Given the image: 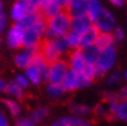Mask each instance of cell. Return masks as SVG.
<instances>
[{
  "mask_svg": "<svg viewBox=\"0 0 127 126\" xmlns=\"http://www.w3.org/2000/svg\"><path fill=\"white\" fill-rule=\"evenodd\" d=\"M71 17L65 10L46 19V39H59L69 32Z\"/></svg>",
  "mask_w": 127,
  "mask_h": 126,
  "instance_id": "1",
  "label": "cell"
},
{
  "mask_svg": "<svg viewBox=\"0 0 127 126\" xmlns=\"http://www.w3.org/2000/svg\"><path fill=\"white\" fill-rule=\"evenodd\" d=\"M67 50H68V48H67V44L63 38L46 39L41 41V45H40V54L46 59L49 64L55 61H59Z\"/></svg>",
  "mask_w": 127,
  "mask_h": 126,
  "instance_id": "2",
  "label": "cell"
},
{
  "mask_svg": "<svg viewBox=\"0 0 127 126\" xmlns=\"http://www.w3.org/2000/svg\"><path fill=\"white\" fill-rule=\"evenodd\" d=\"M68 70L69 68H68V64H67V61H63V59L55 61L49 64L44 80H46L49 84H62Z\"/></svg>",
  "mask_w": 127,
  "mask_h": 126,
  "instance_id": "3",
  "label": "cell"
},
{
  "mask_svg": "<svg viewBox=\"0 0 127 126\" xmlns=\"http://www.w3.org/2000/svg\"><path fill=\"white\" fill-rule=\"evenodd\" d=\"M116 57H117V53H116L114 46L100 50V55H99L98 61H96V63H95L98 77L103 76L104 73L108 72L112 67H113L114 63H116Z\"/></svg>",
  "mask_w": 127,
  "mask_h": 126,
  "instance_id": "4",
  "label": "cell"
},
{
  "mask_svg": "<svg viewBox=\"0 0 127 126\" xmlns=\"http://www.w3.org/2000/svg\"><path fill=\"white\" fill-rule=\"evenodd\" d=\"M91 23L100 31V34H112L116 28V19L109 10L101 9Z\"/></svg>",
  "mask_w": 127,
  "mask_h": 126,
  "instance_id": "5",
  "label": "cell"
},
{
  "mask_svg": "<svg viewBox=\"0 0 127 126\" xmlns=\"http://www.w3.org/2000/svg\"><path fill=\"white\" fill-rule=\"evenodd\" d=\"M67 64H68V68L74 71V72H82L84 68L86 67V61L84 58V54H82L81 49H74L71 50V53L68 55V61H67Z\"/></svg>",
  "mask_w": 127,
  "mask_h": 126,
  "instance_id": "6",
  "label": "cell"
},
{
  "mask_svg": "<svg viewBox=\"0 0 127 126\" xmlns=\"http://www.w3.org/2000/svg\"><path fill=\"white\" fill-rule=\"evenodd\" d=\"M63 10L64 9L61 6V4L58 3V0H44L42 4L39 6V12L45 19L54 17Z\"/></svg>",
  "mask_w": 127,
  "mask_h": 126,
  "instance_id": "7",
  "label": "cell"
},
{
  "mask_svg": "<svg viewBox=\"0 0 127 126\" xmlns=\"http://www.w3.org/2000/svg\"><path fill=\"white\" fill-rule=\"evenodd\" d=\"M22 41H23V30L17 25H13L6 32L8 46L12 49H18L22 46Z\"/></svg>",
  "mask_w": 127,
  "mask_h": 126,
  "instance_id": "8",
  "label": "cell"
},
{
  "mask_svg": "<svg viewBox=\"0 0 127 126\" xmlns=\"http://www.w3.org/2000/svg\"><path fill=\"white\" fill-rule=\"evenodd\" d=\"M99 35H100V31L94 25H91L84 34L80 36V49H84V48L94 45V44L96 42V40H98Z\"/></svg>",
  "mask_w": 127,
  "mask_h": 126,
  "instance_id": "9",
  "label": "cell"
},
{
  "mask_svg": "<svg viewBox=\"0 0 127 126\" xmlns=\"http://www.w3.org/2000/svg\"><path fill=\"white\" fill-rule=\"evenodd\" d=\"M86 8H87V0H72L65 12L68 13L71 18H78L86 16Z\"/></svg>",
  "mask_w": 127,
  "mask_h": 126,
  "instance_id": "10",
  "label": "cell"
},
{
  "mask_svg": "<svg viewBox=\"0 0 127 126\" xmlns=\"http://www.w3.org/2000/svg\"><path fill=\"white\" fill-rule=\"evenodd\" d=\"M50 126H91V122L85 120V118H82V117L65 116L62 118H58Z\"/></svg>",
  "mask_w": 127,
  "mask_h": 126,
  "instance_id": "11",
  "label": "cell"
},
{
  "mask_svg": "<svg viewBox=\"0 0 127 126\" xmlns=\"http://www.w3.org/2000/svg\"><path fill=\"white\" fill-rule=\"evenodd\" d=\"M91 25H93V23H91V21L89 19L87 16H85V17H78V18H71L69 31L81 36Z\"/></svg>",
  "mask_w": 127,
  "mask_h": 126,
  "instance_id": "12",
  "label": "cell"
},
{
  "mask_svg": "<svg viewBox=\"0 0 127 126\" xmlns=\"http://www.w3.org/2000/svg\"><path fill=\"white\" fill-rule=\"evenodd\" d=\"M41 38L35 32L33 28H28L23 31V41H22V46L25 49L30 48H36L41 45Z\"/></svg>",
  "mask_w": 127,
  "mask_h": 126,
  "instance_id": "13",
  "label": "cell"
},
{
  "mask_svg": "<svg viewBox=\"0 0 127 126\" xmlns=\"http://www.w3.org/2000/svg\"><path fill=\"white\" fill-rule=\"evenodd\" d=\"M41 18H44V17L40 14V12H37V13H27L19 22H17V23H14V25H17L18 27H21L25 31V30L31 28L36 22L39 19H41Z\"/></svg>",
  "mask_w": 127,
  "mask_h": 126,
  "instance_id": "14",
  "label": "cell"
},
{
  "mask_svg": "<svg viewBox=\"0 0 127 126\" xmlns=\"http://www.w3.org/2000/svg\"><path fill=\"white\" fill-rule=\"evenodd\" d=\"M77 72H74L72 70H68L65 73V76L62 81V86L64 89V91H73L74 89H78L77 86Z\"/></svg>",
  "mask_w": 127,
  "mask_h": 126,
  "instance_id": "15",
  "label": "cell"
},
{
  "mask_svg": "<svg viewBox=\"0 0 127 126\" xmlns=\"http://www.w3.org/2000/svg\"><path fill=\"white\" fill-rule=\"evenodd\" d=\"M33 57H35V55H32L31 53H28L27 50L23 49V51H22V53H18L16 57H14V63H16L17 67L27 70L30 66L32 64Z\"/></svg>",
  "mask_w": 127,
  "mask_h": 126,
  "instance_id": "16",
  "label": "cell"
},
{
  "mask_svg": "<svg viewBox=\"0 0 127 126\" xmlns=\"http://www.w3.org/2000/svg\"><path fill=\"white\" fill-rule=\"evenodd\" d=\"M81 50H82V54H84V58H85L87 64H95L96 63V61H98V58L100 55V49L95 44L91 46L81 49Z\"/></svg>",
  "mask_w": 127,
  "mask_h": 126,
  "instance_id": "17",
  "label": "cell"
},
{
  "mask_svg": "<svg viewBox=\"0 0 127 126\" xmlns=\"http://www.w3.org/2000/svg\"><path fill=\"white\" fill-rule=\"evenodd\" d=\"M25 75L27 77V80L30 81V84H33V85H39L41 83V80L44 79V75L42 72L36 67V66L31 64L30 67L26 70Z\"/></svg>",
  "mask_w": 127,
  "mask_h": 126,
  "instance_id": "18",
  "label": "cell"
},
{
  "mask_svg": "<svg viewBox=\"0 0 127 126\" xmlns=\"http://www.w3.org/2000/svg\"><path fill=\"white\" fill-rule=\"evenodd\" d=\"M4 93L8 95V97L10 98V99H14V100H17V99H22L25 97V93H23V90L14 83V81H10V83H8L6 84V86H5V90H4Z\"/></svg>",
  "mask_w": 127,
  "mask_h": 126,
  "instance_id": "19",
  "label": "cell"
},
{
  "mask_svg": "<svg viewBox=\"0 0 127 126\" xmlns=\"http://www.w3.org/2000/svg\"><path fill=\"white\" fill-rule=\"evenodd\" d=\"M27 14L26 9H25V5H23V1H21V0H18V1H16L13 4L12 9H10V18L16 22H19L22 18H23Z\"/></svg>",
  "mask_w": 127,
  "mask_h": 126,
  "instance_id": "20",
  "label": "cell"
},
{
  "mask_svg": "<svg viewBox=\"0 0 127 126\" xmlns=\"http://www.w3.org/2000/svg\"><path fill=\"white\" fill-rule=\"evenodd\" d=\"M114 41L116 40H114L113 34H100L98 40H96V42H95V45L100 50H104V49L114 46Z\"/></svg>",
  "mask_w": 127,
  "mask_h": 126,
  "instance_id": "21",
  "label": "cell"
},
{
  "mask_svg": "<svg viewBox=\"0 0 127 126\" xmlns=\"http://www.w3.org/2000/svg\"><path fill=\"white\" fill-rule=\"evenodd\" d=\"M103 9V6L100 4L99 0H87V8H86V16L89 17L91 22L94 21V18L100 13V10Z\"/></svg>",
  "mask_w": 127,
  "mask_h": 126,
  "instance_id": "22",
  "label": "cell"
},
{
  "mask_svg": "<svg viewBox=\"0 0 127 126\" xmlns=\"http://www.w3.org/2000/svg\"><path fill=\"white\" fill-rule=\"evenodd\" d=\"M3 104L8 108L9 111V113L14 117H18L22 112V107L21 104L17 102V100H14V99H10V98H4L3 99Z\"/></svg>",
  "mask_w": 127,
  "mask_h": 126,
  "instance_id": "23",
  "label": "cell"
},
{
  "mask_svg": "<svg viewBox=\"0 0 127 126\" xmlns=\"http://www.w3.org/2000/svg\"><path fill=\"white\" fill-rule=\"evenodd\" d=\"M64 41L67 44L68 50H74V49H80V35L73 34V32H68L64 36Z\"/></svg>",
  "mask_w": 127,
  "mask_h": 126,
  "instance_id": "24",
  "label": "cell"
},
{
  "mask_svg": "<svg viewBox=\"0 0 127 126\" xmlns=\"http://www.w3.org/2000/svg\"><path fill=\"white\" fill-rule=\"evenodd\" d=\"M48 115H49V108L48 107H39V108L33 109L31 112L30 118H31L35 124H37V122H40L41 120H44Z\"/></svg>",
  "mask_w": 127,
  "mask_h": 126,
  "instance_id": "25",
  "label": "cell"
},
{
  "mask_svg": "<svg viewBox=\"0 0 127 126\" xmlns=\"http://www.w3.org/2000/svg\"><path fill=\"white\" fill-rule=\"evenodd\" d=\"M32 64H33V66H36V67L42 72L44 79H45L46 71H48V67H49V63L46 62V59L44 58L40 53H39V54H36V55L33 57V59H32Z\"/></svg>",
  "mask_w": 127,
  "mask_h": 126,
  "instance_id": "26",
  "label": "cell"
},
{
  "mask_svg": "<svg viewBox=\"0 0 127 126\" xmlns=\"http://www.w3.org/2000/svg\"><path fill=\"white\" fill-rule=\"evenodd\" d=\"M69 111H71V113L74 117H80V116L87 115L91 111V108L89 106H86V104H78V103H74V104H72L69 107Z\"/></svg>",
  "mask_w": 127,
  "mask_h": 126,
  "instance_id": "27",
  "label": "cell"
},
{
  "mask_svg": "<svg viewBox=\"0 0 127 126\" xmlns=\"http://www.w3.org/2000/svg\"><path fill=\"white\" fill-rule=\"evenodd\" d=\"M116 118L121 121H127V100H119L114 113Z\"/></svg>",
  "mask_w": 127,
  "mask_h": 126,
  "instance_id": "28",
  "label": "cell"
},
{
  "mask_svg": "<svg viewBox=\"0 0 127 126\" xmlns=\"http://www.w3.org/2000/svg\"><path fill=\"white\" fill-rule=\"evenodd\" d=\"M46 91L50 97L59 98L64 94V89H63L62 84H49L48 87H46Z\"/></svg>",
  "mask_w": 127,
  "mask_h": 126,
  "instance_id": "29",
  "label": "cell"
},
{
  "mask_svg": "<svg viewBox=\"0 0 127 126\" xmlns=\"http://www.w3.org/2000/svg\"><path fill=\"white\" fill-rule=\"evenodd\" d=\"M82 73H84V75H85L87 79H90L91 81H94V79L98 77V72H96L95 64H86V67L84 68Z\"/></svg>",
  "mask_w": 127,
  "mask_h": 126,
  "instance_id": "30",
  "label": "cell"
},
{
  "mask_svg": "<svg viewBox=\"0 0 127 126\" xmlns=\"http://www.w3.org/2000/svg\"><path fill=\"white\" fill-rule=\"evenodd\" d=\"M14 83H16L22 90H25V89H27L28 87V85H30V81L27 80V77H26V75L25 73H19V75H17L16 77H14Z\"/></svg>",
  "mask_w": 127,
  "mask_h": 126,
  "instance_id": "31",
  "label": "cell"
},
{
  "mask_svg": "<svg viewBox=\"0 0 127 126\" xmlns=\"http://www.w3.org/2000/svg\"><path fill=\"white\" fill-rule=\"evenodd\" d=\"M91 83H93V81L90 79H87L82 72H80L77 75V86L78 87H87V86H90Z\"/></svg>",
  "mask_w": 127,
  "mask_h": 126,
  "instance_id": "32",
  "label": "cell"
},
{
  "mask_svg": "<svg viewBox=\"0 0 127 126\" xmlns=\"http://www.w3.org/2000/svg\"><path fill=\"white\" fill-rule=\"evenodd\" d=\"M36 124L30 117H18L16 121V126H35Z\"/></svg>",
  "mask_w": 127,
  "mask_h": 126,
  "instance_id": "33",
  "label": "cell"
},
{
  "mask_svg": "<svg viewBox=\"0 0 127 126\" xmlns=\"http://www.w3.org/2000/svg\"><path fill=\"white\" fill-rule=\"evenodd\" d=\"M119 81H121V73L119 72H114V73H112L109 80H108V85L109 86H114L117 85Z\"/></svg>",
  "mask_w": 127,
  "mask_h": 126,
  "instance_id": "34",
  "label": "cell"
},
{
  "mask_svg": "<svg viewBox=\"0 0 127 126\" xmlns=\"http://www.w3.org/2000/svg\"><path fill=\"white\" fill-rule=\"evenodd\" d=\"M23 5H25V9H26L27 13H37L39 12V8H37L35 4H32L30 0H25Z\"/></svg>",
  "mask_w": 127,
  "mask_h": 126,
  "instance_id": "35",
  "label": "cell"
},
{
  "mask_svg": "<svg viewBox=\"0 0 127 126\" xmlns=\"http://www.w3.org/2000/svg\"><path fill=\"white\" fill-rule=\"evenodd\" d=\"M113 36H114V40H117L118 42L123 41V39H125V32H123V30H122L121 27L114 28V34H113Z\"/></svg>",
  "mask_w": 127,
  "mask_h": 126,
  "instance_id": "36",
  "label": "cell"
},
{
  "mask_svg": "<svg viewBox=\"0 0 127 126\" xmlns=\"http://www.w3.org/2000/svg\"><path fill=\"white\" fill-rule=\"evenodd\" d=\"M94 111H95V113L98 115V116H105V115L108 113L107 108L104 107L103 104H98V106L95 107V109H94Z\"/></svg>",
  "mask_w": 127,
  "mask_h": 126,
  "instance_id": "37",
  "label": "cell"
},
{
  "mask_svg": "<svg viewBox=\"0 0 127 126\" xmlns=\"http://www.w3.org/2000/svg\"><path fill=\"white\" fill-rule=\"evenodd\" d=\"M6 26V16L4 12H0V32H4Z\"/></svg>",
  "mask_w": 127,
  "mask_h": 126,
  "instance_id": "38",
  "label": "cell"
},
{
  "mask_svg": "<svg viewBox=\"0 0 127 126\" xmlns=\"http://www.w3.org/2000/svg\"><path fill=\"white\" fill-rule=\"evenodd\" d=\"M71 1H72V0H58V3L61 4V6H62L64 10L68 8V5L71 4Z\"/></svg>",
  "mask_w": 127,
  "mask_h": 126,
  "instance_id": "39",
  "label": "cell"
},
{
  "mask_svg": "<svg viewBox=\"0 0 127 126\" xmlns=\"http://www.w3.org/2000/svg\"><path fill=\"white\" fill-rule=\"evenodd\" d=\"M0 126H8V120L3 113H0Z\"/></svg>",
  "mask_w": 127,
  "mask_h": 126,
  "instance_id": "40",
  "label": "cell"
},
{
  "mask_svg": "<svg viewBox=\"0 0 127 126\" xmlns=\"http://www.w3.org/2000/svg\"><path fill=\"white\" fill-rule=\"evenodd\" d=\"M109 1L116 6H123V4H125V0H109Z\"/></svg>",
  "mask_w": 127,
  "mask_h": 126,
  "instance_id": "41",
  "label": "cell"
},
{
  "mask_svg": "<svg viewBox=\"0 0 127 126\" xmlns=\"http://www.w3.org/2000/svg\"><path fill=\"white\" fill-rule=\"evenodd\" d=\"M5 86H6L5 81H4L3 79H0V93H3V91L5 90Z\"/></svg>",
  "mask_w": 127,
  "mask_h": 126,
  "instance_id": "42",
  "label": "cell"
},
{
  "mask_svg": "<svg viewBox=\"0 0 127 126\" xmlns=\"http://www.w3.org/2000/svg\"><path fill=\"white\" fill-rule=\"evenodd\" d=\"M30 1H31L32 4H35V5L37 6V8H39V6L42 4V1H44V0H30Z\"/></svg>",
  "mask_w": 127,
  "mask_h": 126,
  "instance_id": "43",
  "label": "cell"
},
{
  "mask_svg": "<svg viewBox=\"0 0 127 126\" xmlns=\"http://www.w3.org/2000/svg\"><path fill=\"white\" fill-rule=\"evenodd\" d=\"M0 12H3V1L0 0Z\"/></svg>",
  "mask_w": 127,
  "mask_h": 126,
  "instance_id": "44",
  "label": "cell"
},
{
  "mask_svg": "<svg viewBox=\"0 0 127 126\" xmlns=\"http://www.w3.org/2000/svg\"><path fill=\"white\" fill-rule=\"evenodd\" d=\"M125 79H126V81H127V72L125 73Z\"/></svg>",
  "mask_w": 127,
  "mask_h": 126,
  "instance_id": "45",
  "label": "cell"
},
{
  "mask_svg": "<svg viewBox=\"0 0 127 126\" xmlns=\"http://www.w3.org/2000/svg\"><path fill=\"white\" fill-rule=\"evenodd\" d=\"M0 42H1V38H0Z\"/></svg>",
  "mask_w": 127,
  "mask_h": 126,
  "instance_id": "46",
  "label": "cell"
},
{
  "mask_svg": "<svg viewBox=\"0 0 127 126\" xmlns=\"http://www.w3.org/2000/svg\"><path fill=\"white\" fill-rule=\"evenodd\" d=\"M0 113H1V109H0Z\"/></svg>",
  "mask_w": 127,
  "mask_h": 126,
  "instance_id": "47",
  "label": "cell"
},
{
  "mask_svg": "<svg viewBox=\"0 0 127 126\" xmlns=\"http://www.w3.org/2000/svg\"><path fill=\"white\" fill-rule=\"evenodd\" d=\"M21 1H25V0H21Z\"/></svg>",
  "mask_w": 127,
  "mask_h": 126,
  "instance_id": "48",
  "label": "cell"
}]
</instances>
